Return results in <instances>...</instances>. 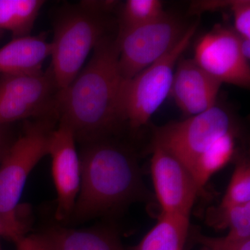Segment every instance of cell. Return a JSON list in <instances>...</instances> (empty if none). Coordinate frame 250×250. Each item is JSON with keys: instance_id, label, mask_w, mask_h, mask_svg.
Returning a JSON list of instances; mask_svg holds the SVG:
<instances>
[{"instance_id": "cell-1", "label": "cell", "mask_w": 250, "mask_h": 250, "mask_svg": "<svg viewBox=\"0 0 250 250\" xmlns=\"http://www.w3.org/2000/svg\"><path fill=\"white\" fill-rule=\"evenodd\" d=\"M116 36L108 35L93 49L88 63L59 97V121L83 144L107 139L124 123Z\"/></svg>"}, {"instance_id": "cell-2", "label": "cell", "mask_w": 250, "mask_h": 250, "mask_svg": "<svg viewBox=\"0 0 250 250\" xmlns=\"http://www.w3.org/2000/svg\"><path fill=\"white\" fill-rule=\"evenodd\" d=\"M81 185L71 218L82 221L147 198L136 161L107 139L87 143L80 155Z\"/></svg>"}, {"instance_id": "cell-3", "label": "cell", "mask_w": 250, "mask_h": 250, "mask_svg": "<svg viewBox=\"0 0 250 250\" xmlns=\"http://www.w3.org/2000/svg\"><path fill=\"white\" fill-rule=\"evenodd\" d=\"M116 4L115 1H82L59 8L51 41L50 67L60 91L71 83L99 42L110 35L107 14Z\"/></svg>"}, {"instance_id": "cell-4", "label": "cell", "mask_w": 250, "mask_h": 250, "mask_svg": "<svg viewBox=\"0 0 250 250\" xmlns=\"http://www.w3.org/2000/svg\"><path fill=\"white\" fill-rule=\"evenodd\" d=\"M59 122L58 113L27 121L0 162V218L21 219L19 204L33 169L48 153L49 137Z\"/></svg>"}, {"instance_id": "cell-5", "label": "cell", "mask_w": 250, "mask_h": 250, "mask_svg": "<svg viewBox=\"0 0 250 250\" xmlns=\"http://www.w3.org/2000/svg\"><path fill=\"white\" fill-rule=\"evenodd\" d=\"M198 23L189 26L178 43L162 58L137 75L125 80L121 93L124 123L132 129L146 124L170 94L176 65L196 32Z\"/></svg>"}, {"instance_id": "cell-6", "label": "cell", "mask_w": 250, "mask_h": 250, "mask_svg": "<svg viewBox=\"0 0 250 250\" xmlns=\"http://www.w3.org/2000/svg\"><path fill=\"white\" fill-rule=\"evenodd\" d=\"M60 92L50 66L0 75V126L58 113Z\"/></svg>"}, {"instance_id": "cell-7", "label": "cell", "mask_w": 250, "mask_h": 250, "mask_svg": "<svg viewBox=\"0 0 250 250\" xmlns=\"http://www.w3.org/2000/svg\"><path fill=\"white\" fill-rule=\"evenodd\" d=\"M233 130L231 115L215 106L181 122L156 127L152 146L170 154L191 171L199 156L220 136Z\"/></svg>"}, {"instance_id": "cell-8", "label": "cell", "mask_w": 250, "mask_h": 250, "mask_svg": "<svg viewBox=\"0 0 250 250\" xmlns=\"http://www.w3.org/2000/svg\"><path fill=\"white\" fill-rule=\"evenodd\" d=\"M188 27L179 18L166 14L152 22L118 32L123 79L133 78L162 58L178 43Z\"/></svg>"}, {"instance_id": "cell-9", "label": "cell", "mask_w": 250, "mask_h": 250, "mask_svg": "<svg viewBox=\"0 0 250 250\" xmlns=\"http://www.w3.org/2000/svg\"><path fill=\"white\" fill-rule=\"evenodd\" d=\"M239 41L234 30L215 26L197 42L194 61L220 83L249 88V62L242 57Z\"/></svg>"}, {"instance_id": "cell-10", "label": "cell", "mask_w": 250, "mask_h": 250, "mask_svg": "<svg viewBox=\"0 0 250 250\" xmlns=\"http://www.w3.org/2000/svg\"><path fill=\"white\" fill-rule=\"evenodd\" d=\"M72 129L62 122L49 137L48 153L52 159V173L57 191L55 218L64 221L70 218L81 185L80 157Z\"/></svg>"}, {"instance_id": "cell-11", "label": "cell", "mask_w": 250, "mask_h": 250, "mask_svg": "<svg viewBox=\"0 0 250 250\" xmlns=\"http://www.w3.org/2000/svg\"><path fill=\"white\" fill-rule=\"evenodd\" d=\"M151 172L162 212L190 216L199 194L202 193L190 171L165 150L152 146Z\"/></svg>"}, {"instance_id": "cell-12", "label": "cell", "mask_w": 250, "mask_h": 250, "mask_svg": "<svg viewBox=\"0 0 250 250\" xmlns=\"http://www.w3.org/2000/svg\"><path fill=\"white\" fill-rule=\"evenodd\" d=\"M222 84L193 59H180L174 70L170 94L185 114L195 116L216 105Z\"/></svg>"}, {"instance_id": "cell-13", "label": "cell", "mask_w": 250, "mask_h": 250, "mask_svg": "<svg viewBox=\"0 0 250 250\" xmlns=\"http://www.w3.org/2000/svg\"><path fill=\"white\" fill-rule=\"evenodd\" d=\"M51 50L44 34L13 39L0 48V75L41 70Z\"/></svg>"}, {"instance_id": "cell-14", "label": "cell", "mask_w": 250, "mask_h": 250, "mask_svg": "<svg viewBox=\"0 0 250 250\" xmlns=\"http://www.w3.org/2000/svg\"><path fill=\"white\" fill-rule=\"evenodd\" d=\"M189 217L162 212L157 223L131 250H184Z\"/></svg>"}, {"instance_id": "cell-15", "label": "cell", "mask_w": 250, "mask_h": 250, "mask_svg": "<svg viewBox=\"0 0 250 250\" xmlns=\"http://www.w3.org/2000/svg\"><path fill=\"white\" fill-rule=\"evenodd\" d=\"M58 250H125L119 237L108 229H50Z\"/></svg>"}, {"instance_id": "cell-16", "label": "cell", "mask_w": 250, "mask_h": 250, "mask_svg": "<svg viewBox=\"0 0 250 250\" xmlns=\"http://www.w3.org/2000/svg\"><path fill=\"white\" fill-rule=\"evenodd\" d=\"M235 151L236 134L231 130L218 138L199 156L190 173L202 193L208 179L231 161Z\"/></svg>"}, {"instance_id": "cell-17", "label": "cell", "mask_w": 250, "mask_h": 250, "mask_svg": "<svg viewBox=\"0 0 250 250\" xmlns=\"http://www.w3.org/2000/svg\"><path fill=\"white\" fill-rule=\"evenodd\" d=\"M43 0H0V33L9 31L13 39L30 35Z\"/></svg>"}, {"instance_id": "cell-18", "label": "cell", "mask_w": 250, "mask_h": 250, "mask_svg": "<svg viewBox=\"0 0 250 250\" xmlns=\"http://www.w3.org/2000/svg\"><path fill=\"white\" fill-rule=\"evenodd\" d=\"M166 14L159 0H128L121 11L118 32L152 22Z\"/></svg>"}, {"instance_id": "cell-19", "label": "cell", "mask_w": 250, "mask_h": 250, "mask_svg": "<svg viewBox=\"0 0 250 250\" xmlns=\"http://www.w3.org/2000/svg\"><path fill=\"white\" fill-rule=\"evenodd\" d=\"M215 228L229 229L227 236L233 239L250 238V202L246 205L219 207L216 210Z\"/></svg>"}, {"instance_id": "cell-20", "label": "cell", "mask_w": 250, "mask_h": 250, "mask_svg": "<svg viewBox=\"0 0 250 250\" xmlns=\"http://www.w3.org/2000/svg\"><path fill=\"white\" fill-rule=\"evenodd\" d=\"M250 202V165L247 159L237 163L220 207L246 205Z\"/></svg>"}, {"instance_id": "cell-21", "label": "cell", "mask_w": 250, "mask_h": 250, "mask_svg": "<svg viewBox=\"0 0 250 250\" xmlns=\"http://www.w3.org/2000/svg\"><path fill=\"white\" fill-rule=\"evenodd\" d=\"M229 9L233 14L235 32L240 37L250 39L249 0H231Z\"/></svg>"}, {"instance_id": "cell-22", "label": "cell", "mask_w": 250, "mask_h": 250, "mask_svg": "<svg viewBox=\"0 0 250 250\" xmlns=\"http://www.w3.org/2000/svg\"><path fill=\"white\" fill-rule=\"evenodd\" d=\"M197 242L210 250H250V238L233 239L228 236L213 238L202 234L195 236Z\"/></svg>"}, {"instance_id": "cell-23", "label": "cell", "mask_w": 250, "mask_h": 250, "mask_svg": "<svg viewBox=\"0 0 250 250\" xmlns=\"http://www.w3.org/2000/svg\"><path fill=\"white\" fill-rule=\"evenodd\" d=\"M17 250H58L50 230L24 236L16 243Z\"/></svg>"}, {"instance_id": "cell-24", "label": "cell", "mask_w": 250, "mask_h": 250, "mask_svg": "<svg viewBox=\"0 0 250 250\" xmlns=\"http://www.w3.org/2000/svg\"><path fill=\"white\" fill-rule=\"evenodd\" d=\"M27 231V224L22 219L8 220L0 218V236L16 243L25 236Z\"/></svg>"}, {"instance_id": "cell-25", "label": "cell", "mask_w": 250, "mask_h": 250, "mask_svg": "<svg viewBox=\"0 0 250 250\" xmlns=\"http://www.w3.org/2000/svg\"><path fill=\"white\" fill-rule=\"evenodd\" d=\"M13 142L14 141L10 136L9 131L7 130V126H0V162Z\"/></svg>"}, {"instance_id": "cell-26", "label": "cell", "mask_w": 250, "mask_h": 250, "mask_svg": "<svg viewBox=\"0 0 250 250\" xmlns=\"http://www.w3.org/2000/svg\"><path fill=\"white\" fill-rule=\"evenodd\" d=\"M239 49L242 57L247 62H249L250 59V39L240 37Z\"/></svg>"}, {"instance_id": "cell-27", "label": "cell", "mask_w": 250, "mask_h": 250, "mask_svg": "<svg viewBox=\"0 0 250 250\" xmlns=\"http://www.w3.org/2000/svg\"><path fill=\"white\" fill-rule=\"evenodd\" d=\"M0 250H3L2 248H1V244H0Z\"/></svg>"}, {"instance_id": "cell-28", "label": "cell", "mask_w": 250, "mask_h": 250, "mask_svg": "<svg viewBox=\"0 0 250 250\" xmlns=\"http://www.w3.org/2000/svg\"></svg>"}]
</instances>
